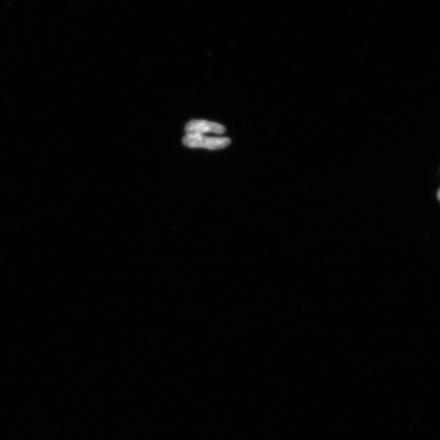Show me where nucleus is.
<instances>
[{
	"instance_id": "1",
	"label": "nucleus",
	"mask_w": 440,
	"mask_h": 440,
	"mask_svg": "<svg viewBox=\"0 0 440 440\" xmlns=\"http://www.w3.org/2000/svg\"><path fill=\"white\" fill-rule=\"evenodd\" d=\"M183 144L190 148L216 150L226 148L231 144V140L227 138H208L202 134H186Z\"/></svg>"
},
{
	"instance_id": "2",
	"label": "nucleus",
	"mask_w": 440,
	"mask_h": 440,
	"mask_svg": "<svg viewBox=\"0 0 440 440\" xmlns=\"http://www.w3.org/2000/svg\"><path fill=\"white\" fill-rule=\"evenodd\" d=\"M186 134L215 133L224 134L226 129L219 124L209 122L206 120H192L185 126Z\"/></svg>"
},
{
	"instance_id": "3",
	"label": "nucleus",
	"mask_w": 440,
	"mask_h": 440,
	"mask_svg": "<svg viewBox=\"0 0 440 440\" xmlns=\"http://www.w3.org/2000/svg\"><path fill=\"white\" fill-rule=\"evenodd\" d=\"M438 197H439V200L440 201V190L439 191Z\"/></svg>"
}]
</instances>
